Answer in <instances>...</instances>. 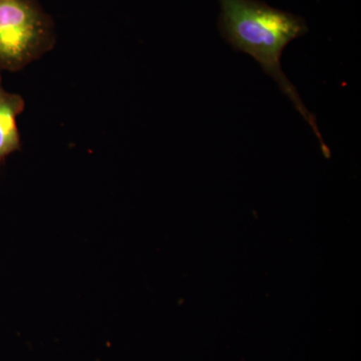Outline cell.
<instances>
[{"mask_svg": "<svg viewBox=\"0 0 361 361\" xmlns=\"http://www.w3.org/2000/svg\"><path fill=\"white\" fill-rule=\"evenodd\" d=\"M221 13L218 30L234 51L245 52L276 82L296 111L310 126L323 154L330 151L323 141L316 118L306 108L296 87L285 75L281 56L287 45L308 32L306 21L296 14L280 11L260 0H218Z\"/></svg>", "mask_w": 361, "mask_h": 361, "instance_id": "obj_1", "label": "cell"}, {"mask_svg": "<svg viewBox=\"0 0 361 361\" xmlns=\"http://www.w3.org/2000/svg\"><path fill=\"white\" fill-rule=\"evenodd\" d=\"M56 42V25L39 0H0V70H23Z\"/></svg>", "mask_w": 361, "mask_h": 361, "instance_id": "obj_2", "label": "cell"}, {"mask_svg": "<svg viewBox=\"0 0 361 361\" xmlns=\"http://www.w3.org/2000/svg\"><path fill=\"white\" fill-rule=\"evenodd\" d=\"M25 108L23 97L7 92L0 75V166L9 156L20 151V133L16 118Z\"/></svg>", "mask_w": 361, "mask_h": 361, "instance_id": "obj_3", "label": "cell"}]
</instances>
